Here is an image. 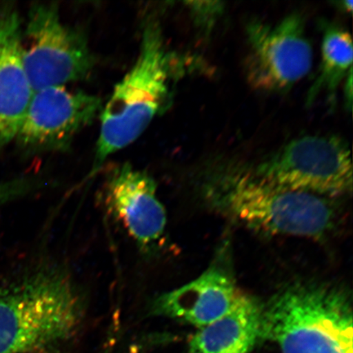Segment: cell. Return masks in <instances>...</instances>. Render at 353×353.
Segmentation results:
<instances>
[{
    "instance_id": "1",
    "label": "cell",
    "mask_w": 353,
    "mask_h": 353,
    "mask_svg": "<svg viewBox=\"0 0 353 353\" xmlns=\"http://www.w3.org/2000/svg\"><path fill=\"white\" fill-rule=\"evenodd\" d=\"M85 314L72 276L35 268L0 286V353H52L76 335Z\"/></svg>"
},
{
    "instance_id": "2",
    "label": "cell",
    "mask_w": 353,
    "mask_h": 353,
    "mask_svg": "<svg viewBox=\"0 0 353 353\" xmlns=\"http://www.w3.org/2000/svg\"><path fill=\"white\" fill-rule=\"evenodd\" d=\"M140 46L136 63L101 110L92 172L99 170L110 154L134 143L170 105L172 85L179 72L178 59L168 50L160 22L154 17L145 20Z\"/></svg>"
},
{
    "instance_id": "3",
    "label": "cell",
    "mask_w": 353,
    "mask_h": 353,
    "mask_svg": "<svg viewBox=\"0 0 353 353\" xmlns=\"http://www.w3.org/2000/svg\"><path fill=\"white\" fill-rule=\"evenodd\" d=\"M208 192L219 208L271 235L320 239L333 230L337 220L328 197L280 186L242 168L219 172Z\"/></svg>"
},
{
    "instance_id": "4",
    "label": "cell",
    "mask_w": 353,
    "mask_h": 353,
    "mask_svg": "<svg viewBox=\"0 0 353 353\" xmlns=\"http://www.w3.org/2000/svg\"><path fill=\"white\" fill-rule=\"evenodd\" d=\"M262 338L281 353H353L350 295L326 284L291 285L263 306Z\"/></svg>"
},
{
    "instance_id": "5",
    "label": "cell",
    "mask_w": 353,
    "mask_h": 353,
    "mask_svg": "<svg viewBox=\"0 0 353 353\" xmlns=\"http://www.w3.org/2000/svg\"><path fill=\"white\" fill-rule=\"evenodd\" d=\"M22 29V59L34 92L81 81L95 59L85 35L61 20L55 3L30 8Z\"/></svg>"
},
{
    "instance_id": "6",
    "label": "cell",
    "mask_w": 353,
    "mask_h": 353,
    "mask_svg": "<svg viewBox=\"0 0 353 353\" xmlns=\"http://www.w3.org/2000/svg\"><path fill=\"white\" fill-rule=\"evenodd\" d=\"M269 182L333 197L352 192L350 148L334 136L308 135L291 141L254 170Z\"/></svg>"
},
{
    "instance_id": "7",
    "label": "cell",
    "mask_w": 353,
    "mask_h": 353,
    "mask_svg": "<svg viewBox=\"0 0 353 353\" xmlns=\"http://www.w3.org/2000/svg\"><path fill=\"white\" fill-rule=\"evenodd\" d=\"M249 54L245 72L249 85L262 92H285L305 77L312 48L301 15L292 13L276 24L255 20L246 28Z\"/></svg>"
},
{
    "instance_id": "8",
    "label": "cell",
    "mask_w": 353,
    "mask_h": 353,
    "mask_svg": "<svg viewBox=\"0 0 353 353\" xmlns=\"http://www.w3.org/2000/svg\"><path fill=\"white\" fill-rule=\"evenodd\" d=\"M98 96L65 86L35 91L17 139L32 152H65L101 114Z\"/></svg>"
},
{
    "instance_id": "9",
    "label": "cell",
    "mask_w": 353,
    "mask_h": 353,
    "mask_svg": "<svg viewBox=\"0 0 353 353\" xmlns=\"http://www.w3.org/2000/svg\"><path fill=\"white\" fill-rule=\"evenodd\" d=\"M154 180L129 164L114 170L105 184V202L140 250L151 253L164 235L167 214Z\"/></svg>"
},
{
    "instance_id": "10",
    "label": "cell",
    "mask_w": 353,
    "mask_h": 353,
    "mask_svg": "<svg viewBox=\"0 0 353 353\" xmlns=\"http://www.w3.org/2000/svg\"><path fill=\"white\" fill-rule=\"evenodd\" d=\"M21 33L15 8L0 6V148L17 139L34 92L22 59Z\"/></svg>"
},
{
    "instance_id": "11",
    "label": "cell",
    "mask_w": 353,
    "mask_h": 353,
    "mask_svg": "<svg viewBox=\"0 0 353 353\" xmlns=\"http://www.w3.org/2000/svg\"><path fill=\"white\" fill-rule=\"evenodd\" d=\"M239 294L232 276L214 266L189 283L158 296L152 312L201 328L226 314Z\"/></svg>"
},
{
    "instance_id": "12",
    "label": "cell",
    "mask_w": 353,
    "mask_h": 353,
    "mask_svg": "<svg viewBox=\"0 0 353 353\" xmlns=\"http://www.w3.org/2000/svg\"><path fill=\"white\" fill-rule=\"evenodd\" d=\"M263 308L240 293L226 314L193 335L190 353H250L261 337Z\"/></svg>"
},
{
    "instance_id": "13",
    "label": "cell",
    "mask_w": 353,
    "mask_h": 353,
    "mask_svg": "<svg viewBox=\"0 0 353 353\" xmlns=\"http://www.w3.org/2000/svg\"><path fill=\"white\" fill-rule=\"evenodd\" d=\"M352 56L351 34L341 26L326 25L322 37L320 72L308 92V104L322 91L334 94L339 83L352 72Z\"/></svg>"
},
{
    "instance_id": "14",
    "label": "cell",
    "mask_w": 353,
    "mask_h": 353,
    "mask_svg": "<svg viewBox=\"0 0 353 353\" xmlns=\"http://www.w3.org/2000/svg\"><path fill=\"white\" fill-rule=\"evenodd\" d=\"M34 181L29 179H17L0 183V208L14 201L32 191Z\"/></svg>"
},
{
    "instance_id": "15",
    "label": "cell",
    "mask_w": 353,
    "mask_h": 353,
    "mask_svg": "<svg viewBox=\"0 0 353 353\" xmlns=\"http://www.w3.org/2000/svg\"><path fill=\"white\" fill-rule=\"evenodd\" d=\"M194 17L201 25H206L209 29L217 17L222 12V3L219 2H188Z\"/></svg>"
},
{
    "instance_id": "16",
    "label": "cell",
    "mask_w": 353,
    "mask_h": 353,
    "mask_svg": "<svg viewBox=\"0 0 353 353\" xmlns=\"http://www.w3.org/2000/svg\"><path fill=\"white\" fill-rule=\"evenodd\" d=\"M352 98V72L347 77V85L345 87V99L347 104L351 108Z\"/></svg>"
},
{
    "instance_id": "17",
    "label": "cell",
    "mask_w": 353,
    "mask_h": 353,
    "mask_svg": "<svg viewBox=\"0 0 353 353\" xmlns=\"http://www.w3.org/2000/svg\"><path fill=\"white\" fill-rule=\"evenodd\" d=\"M339 3V6L341 7L342 10L347 12H352V1H343Z\"/></svg>"
}]
</instances>
